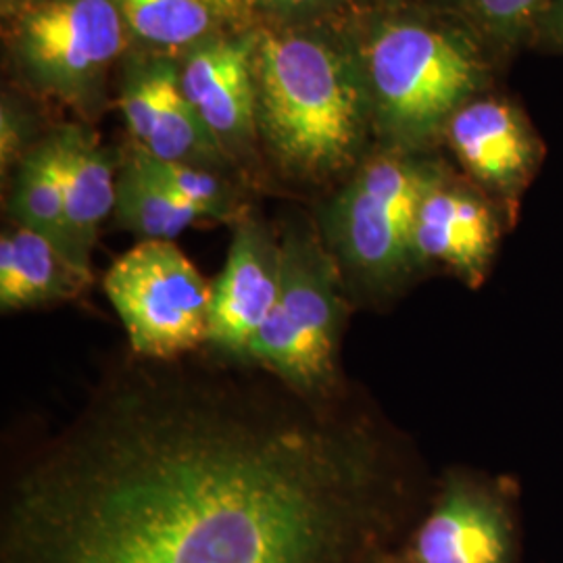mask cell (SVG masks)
Here are the masks:
<instances>
[{
  "label": "cell",
  "instance_id": "6da1fadb",
  "mask_svg": "<svg viewBox=\"0 0 563 563\" xmlns=\"http://www.w3.org/2000/svg\"><path fill=\"white\" fill-rule=\"evenodd\" d=\"M295 388L113 386L20 483L2 563H351L383 488L360 423Z\"/></svg>",
  "mask_w": 563,
  "mask_h": 563
},
{
  "label": "cell",
  "instance_id": "7a4b0ae2",
  "mask_svg": "<svg viewBox=\"0 0 563 563\" xmlns=\"http://www.w3.org/2000/svg\"><path fill=\"white\" fill-rule=\"evenodd\" d=\"M257 128L290 172L328 176L353 159L365 101L351 63L295 34L255 38Z\"/></svg>",
  "mask_w": 563,
  "mask_h": 563
},
{
  "label": "cell",
  "instance_id": "3957f363",
  "mask_svg": "<svg viewBox=\"0 0 563 563\" xmlns=\"http://www.w3.org/2000/svg\"><path fill=\"white\" fill-rule=\"evenodd\" d=\"M278 301L251 344L249 362L307 397H322L336 376L344 301L336 262L307 230L280 244Z\"/></svg>",
  "mask_w": 563,
  "mask_h": 563
},
{
  "label": "cell",
  "instance_id": "277c9868",
  "mask_svg": "<svg viewBox=\"0 0 563 563\" xmlns=\"http://www.w3.org/2000/svg\"><path fill=\"white\" fill-rule=\"evenodd\" d=\"M441 184L426 163L378 157L332 202L328 234L344 265L374 288L395 286L416 265V225L423 199Z\"/></svg>",
  "mask_w": 563,
  "mask_h": 563
},
{
  "label": "cell",
  "instance_id": "5b68a950",
  "mask_svg": "<svg viewBox=\"0 0 563 563\" xmlns=\"http://www.w3.org/2000/svg\"><path fill=\"white\" fill-rule=\"evenodd\" d=\"M367 74L388 130L426 141L481 86V63L455 36L422 23H390L367 48Z\"/></svg>",
  "mask_w": 563,
  "mask_h": 563
},
{
  "label": "cell",
  "instance_id": "8992f818",
  "mask_svg": "<svg viewBox=\"0 0 563 563\" xmlns=\"http://www.w3.org/2000/svg\"><path fill=\"white\" fill-rule=\"evenodd\" d=\"M134 353L172 362L207 344L211 284L176 242L141 241L104 276Z\"/></svg>",
  "mask_w": 563,
  "mask_h": 563
},
{
  "label": "cell",
  "instance_id": "52a82bcc",
  "mask_svg": "<svg viewBox=\"0 0 563 563\" xmlns=\"http://www.w3.org/2000/svg\"><path fill=\"white\" fill-rule=\"evenodd\" d=\"M123 25L113 0H46L21 15L13 46L44 90L78 99L120 55Z\"/></svg>",
  "mask_w": 563,
  "mask_h": 563
},
{
  "label": "cell",
  "instance_id": "ba28073f",
  "mask_svg": "<svg viewBox=\"0 0 563 563\" xmlns=\"http://www.w3.org/2000/svg\"><path fill=\"white\" fill-rule=\"evenodd\" d=\"M282 249L262 223L234 232L222 274L211 284L209 339L225 357L249 362V351L278 301Z\"/></svg>",
  "mask_w": 563,
  "mask_h": 563
},
{
  "label": "cell",
  "instance_id": "9c48e42d",
  "mask_svg": "<svg viewBox=\"0 0 563 563\" xmlns=\"http://www.w3.org/2000/svg\"><path fill=\"white\" fill-rule=\"evenodd\" d=\"M180 86L223 148L249 141L257 128L255 38L202 44L184 63Z\"/></svg>",
  "mask_w": 563,
  "mask_h": 563
},
{
  "label": "cell",
  "instance_id": "30bf717a",
  "mask_svg": "<svg viewBox=\"0 0 563 563\" xmlns=\"http://www.w3.org/2000/svg\"><path fill=\"white\" fill-rule=\"evenodd\" d=\"M497 244L488 205L460 188L437 184L423 199L416 225L418 262H439L472 284L483 280Z\"/></svg>",
  "mask_w": 563,
  "mask_h": 563
},
{
  "label": "cell",
  "instance_id": "8fae6325",
  "mask_svg": "<svg viewBox=\"0 0 563 563\" xmlns=\"http://www.w3.org/2000/svg\"><path fill=\"white\" fill-rule=\"evenodd\" d=\"M416 553L420 563L509 562L504 507L478 488L453 486L420 528Z\"/></svg>",
  "mask_w": 563,
  "mask_h": 563
},
{
  "label": "cell",
  "instance_id": "7c38bea8",
  "mask_svg": "<svg viewBox=\"0 0 563 563\" xmlns=\"http://www.w3.org/2000/svg\"><path fill=\"white\" fill-rule=\"evenodd\" d=\"M449 141L474 178L501 192L518 190L534 165L532 139L504 102L463 104L449 120Z\"/></svg>",
  "mask_w": 563,
  "mask_h": 563
},
{
  "label": "cell",
  "instance_id": "4fadbf2b",
  "mask_svg": "<svg viewBox=\"0 0 563 563\" xmlns=\"http://www.w3.org/2000/svg\"><path fill=\"white\" fill-rule=\"evenodd\" d=\"M55 142L65 199L67 257L80 272L90 274L92 246L102 222L115 209V169L109 153L84 130H63Z\"/></svg>",
  "mask_w": 563,
  "mask_h": 563
},
{
  "label": "cell",
  "instance_id": "5bb4252c",
  "mask_svg": "<svg viewBox=\"0 0 563 563\" xmlns=\"http://www.w3.org/2000/svg\"><path fill=\"white\" fill-rule=\"evenodd\" d=\"M90 276L80 272L41 234L18 225L0 239V307L18 311L65 301L80 292Z\"/></svg>",
  "mask_w": 563,
  "mask_h": 563
},
{
  "label": "cell",
  "instance_id": "9a60e30c",
  "mask_svg": "<svg viewBox=\"0 0 563 563\" xmlns=\"http://www.w3.org/2000/svg\"><path fill=\"white\" fill-rule=\"evenodd\" d=\"M113 213L121 228L134 232L142 241L174 242L202 218L197 209L176 199L155 180L134 155L118 176Z\"/></svg>",
  "mask_w": 563,
  "mask_h": 563
},
{
  "label": "cell",
  "instance_id": "2e32d148",
  "mask_svg": "<svg viewBox=\"0 0 563 563\" xmlns=\"http://www.w3.org/2000/svg\"><path fill=\"white\" fill-rule=\"evenodd\" d=\"M11 216L18 225L48 239L67 257L65 199L55 139L36 146L21 162L11 192Z\"/></svg>",
  "mask_w": 563,
  "mask_h": 563
},
{
  "label": "cell",
  "instance_id": "e0dca14e",
  "mask_svg": "<svg viewBox=\"0 0 563 563\" xmlns=\"http://www.w3.org/2000/svg\"><path fill=\"white\" fill-rule=\"evenodd\" d=\"M141 146L162 162L188 163L197 167H202V163L216 162L223 151L201 115L184 97L180 76H176V71L169 67H165L162 101L153 128Z\"/></svg>",
  "mask_w": 563,
  "mask_h": 563
},
{
  "label": "cell",
  "instance_id": "ac0fdd59",
  "mask_svg": "<svg viewBox=\"0 0 563 563\" xmlns=\"http://www.w3.org/2000/svg\"><path fill=\"white\" fill-rule=\"evenodd\" d=\"M123 23L159 46L195 44L222 18V0H113Z\"/></svg>",
  "mask_w": 563,
  "mask_h": 563
},
{
  "label": "cell",
  "instance_id": "d6986e66",
  "mask_svg": "<svg viewBox=\"0 0 563 563\" xmlns=\"http://www.w3.org/2000/svg\"><path fill=\"white\" fill-rule=\"evenodd\" d=\"M134 157L146 172L155 176L176 199L197 209L202 218H223L230 211V201L222 181L209 169L188 163L162 162L144 148L134 151Z\"/></svg>",
  "mask_w": 563,
  "mask_h": 563
},
{
  "label": "cell",
  "instance_id": "ffe728a7",
  "mask_svg": "<svg viewBox=\"0 0 563 563\" xmlns=\"http://www.w3.org/2000/svg\"><path fill=\"white\" fill-rule=\"evenodd\" d=\"M163 76H165V67H157L141 76L139 80L132 81L121 97V111H123L125 123L141 144L146 141L153 128L155 113L162 101Z\"/></svg>",
  "mask_w": 563,
  "mask_h": 563
},
{
  "label": "cell",
  "instance_id": "44dd1931",
  "mask_svg": "<svg viewBox=\"0 0 563 563\" xmlns=\"http://www.w3.org/2000/svg\"><path fill=\"white\" fill-rule=\"evenodd\" d=\"M467 4L490 30L511 34L534 18L543 0H467Z\"/></svg>",
  "mask_w": 563,
  "mask_h": 563
},
{
  "label": "cell",
  "instance_id": "7402d4cb",
  "mask_svg": "<svg viewBox=\"0 0 563 563\" xmlns=\"http://www.w3.org/2000/svg\"><path fill=\"white\" fill-rule=\"evenodd\" d=\"M262 2H267V4H274V7H305V4H311V2H316V0H262Z\"/></svg>",
  "mask_w": 563,
  "mask_h": 563
},
{
  "label": "cell",
  "instance_id": "603a6c76",
  "mask_svg": "<svg viewBox=\"0 0 563 563\" xmlns=\"http://www.w3.org/2000/svg\"><path fill=\"white\" fill-rule=\"evenodd\" d=\"M555 30L563 38V0H558V7H555Z\"/></svg>",
  "mask_w": 563,
  "mask_h": 563
}]
</instances>
